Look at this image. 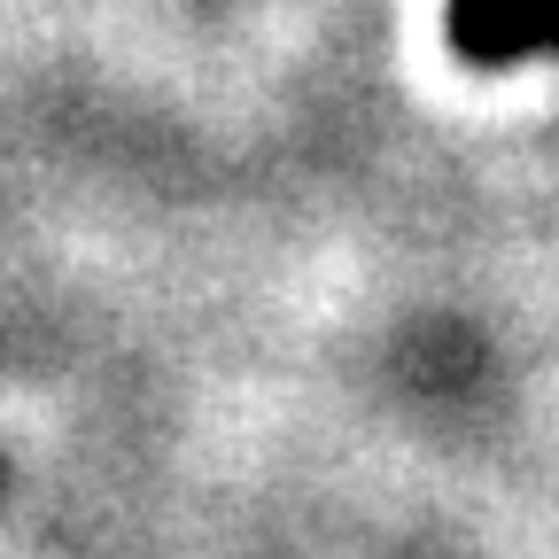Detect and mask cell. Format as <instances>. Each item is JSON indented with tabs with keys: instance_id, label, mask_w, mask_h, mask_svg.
<instances>
[{
	"instance_id": "6da1fadb",
	"label": "cell",
	"mask_w": 559,
	"mask_h": 559,
	"mask_svg": "<svg viewBox=\"0 0 559 559\" xmlns=\"http://www.w3.org/2000/svg\"><path fill=\"white\" fill-rule=\"evenodd\" d=\"M451 39L474 62H513L536 47V0H451Z\"/></svg>"
},
{
	"instance_id": "7a4b0ae2",
	"label": "cell",
	"mask_w": 559,
	"mask_h": 559,
	"mask_svg": "<svg viewBox=\"0 0 559 559\" xmlns=\"http://www.w3.org/2000/svg\"><path fill=\"white\" fill-rule=\"evenodd\" d=\"M536 47H559V0H536Z\"/></svg>"
}]
</instances>
